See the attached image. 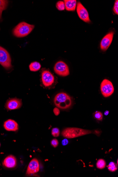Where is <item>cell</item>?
Returning a JSON list of instances; mask_svg holds the SVG:
<instances>
[{"label": "cell", "instance_id": "cell-1", "mask_svg": "<svg viewBox=\"0 0 118 177\" xmlns=\"http://www.w3.org/2000/svg\"><path fill=\"white\" fill-rule=\"evenodd\" d=\"M92 133H93V131L74 127L65 128L62 132V136L68 139L74 138Z\"/></svg>", "mask_w": 118, "mask_h": 177}, {"label": "cell", "instance_id": "cell-2", "mask_svg": "<svg viewBox=\"0 0 118 177\" xmlns=\"http://www.w3.org/2000/svg\"><path fill=\"white\" fill-rule=\"evenodd\" d=\"M54 102L57 108L62 109L69 108L72 103L71 97L64 92L57 94L55 96Z\"/></svg>", "mask_w": 118, "mask_h": 177}, {"label": "cell", "instance_id": "cell-3", "mask_svg": "<svg viewBox=\"0 0 118 177\" xmlns=\"http://www.w3.org/2000/svg\"><path fill=\"white\" fill-rule=\"evenodd\" d=\"M35 28V26L30 25L25 22H22L13 30L14 35L18 38H23L27 36Z\"/></svg>", "mask_w": 118, "mask_h": 177}, {"label": "cell", "instance_id": "cell-4", "mask_svg": "<svg viewBox=\"0 0 118 177\" xmlns=\"http://www.w3.org/2000/svg\"><path fill=\"white\" fill-rule=\"evenodd\" d=\"M0 64L5 69L8 70L12 67L11 60L8 52L0 46Z\"/></svg>", "mask_w": 118, "mask_h": 177}, {"label": "cell", "instance_id": "cell-5", "mask_svg": "<svg viewBox=\"0 0 118 177\" xmlns=\"http://www.w3.org/2000/svg\"><path fill=\"white\" fill-rule=\"evenodd\" d=\"M101 90L102 94L105 98L109 97L113 93L114 88L112 82L109 80L104 79L101 84Z\"/></svg>", "mask_w": 118, "mask_h": 177}, {"label": "cell", "instance_id": "cell-6", "mask_svg": "<svg viewBox=\"0 0 118 177\" xmlns=\"http://www.w3.org/2000/svg\"><path fill=\"white\" fill-rule=\"evenodd\" d=\"M54 70L58 75L62 76H66L69 75V68L65 62L59 61L55 64Z\"/></svg>", "mask_w": 118, "mask_h": 177}, {"label": "cell", "instance_id": "cell-7", "mask_svg": "<svg viewBox=\"0 0 118 177\" xmlns=\"http://www.w3.org/2000/svg\"><path fill=\"white\" fill-rule=\"evenodd\" d=\"M42 81L45 87H49L54 82L55 78L49 70L44 69L41 74Z\"/></svg>", "mask_w": 118, "mask_h": 177}, {"label": "cell", "instance_id": "cell-8", "mask_svg": "<svg viewBox=\"0 0 118 177\" xmlns=\"http://www.w3.org/2000/svg\"><path fill=\"white\" fill-rule=\"evenodd\" d=\"M77 11L80 19L85 23H90L91 20L87 9L80 2H78L77 3Z\"/></svg>", "mask_w": 118, "mask_h": 177}, {"label": "cell", "instance_id": "cell-9", "mask_svg": "<svg viewBox=\"0 0 118 177\" xmlns=\"http://www.w3.org/2000/svg\"><path fill=\"white\" fill-rule=\"evenodd\" d=\"M113 32H110L102 39L101 43V48L102 51H106L108 49L113 41Z\"/></svg>", "mask_w": 118, "mask_h": 177}, {"label": "cell", "instance_id": "cell-10", "mask_svg": "<svg viewBox=\"0 0 118 177\" xmlns=\"http://www.w3.org/2000/svg\"><path fill=\"white\" fill-rule=\"evenodd\" d=\"M22 105L21 100L17 98H12L8 100L5 104V107L8 110L18 109Z\"/></svg>", "mask_w": 118, "mask_h": 177}, {"label": "cell", "instance_id": "cell-11", "mask_svg": "<svg viewBox=\"0 0 118 177\" xmlns=\"http://www.w3.org/2000/svg\"><path fill=\"white\" fill-rule=\"evenodd\" d=\"M40 169L38 161L36 158L33 159L29 163L27 170L26 174L31 175L36 173Z\"/></svg>", "mask_w": 118, "mask_h": 177}, {"label": "cell", "instance_id": "cell-12", "mask_svg": "<svg viewBox=\"0 0 118 177\" xmlns=\"http://www.w3.org/2000/svg\"><path fill=\"white\" fill-rule=\"evenodd\" d=\"M4 127L8 131L15 132L19 129V125L13 120H8L4 124Z\"/></svg>", "mask_w": 118, "mask_h": 177}, {"label": "cell", "instance_id": "cell-13", "mask_svg": "<svg viewBox=\"0 0 118 177\" xmlns=\"http://www.w3.org/2000/svg\"><path fill=\"white\" fill-rule=\"evenodd\" d=\"M3 166L8 168H13L17 165V160L15 156L10 155L3 161Z\"/></svg>", "mask_w": 118, "mask_h": 177}, {"label": "cell", "instance_id": "cell-14", "mask_svg": "<svg viewBox=\"0 0 118 177\" xmlns=\"http://www.w3.org/2000/svg\"><path fill=\"white\" fill-rule=\"evenodd\" d=\"M65 9L68 11H74L76 9L77 2L76 0H65Z\"/></svg>", "mask_w": 118, "mask_h": 177}, {"label": "cell", "instance_id": "cell-15", "mask_svg": "<svg viewBox=\"0 0 118 177\" xmlns=\"http://www.w3.org/2000/svg\"><path fill=\"white\" fill-rule=\"evenodd\" d=\"M41 66L39 62H33L29 66V69L32 72H37L41 69Z\"/></svg>", "mask_w": 118, "mask_h": 177}, {"label": "cell", "instance_id": "cell-16", "mask_svg": "<svg viewBox=\"0 0 118 177\" xmlns=\"http://www.w3.org/2000/svg\"><path fill=\"white\" fill-rule=\"evenodd\" d=\"M8 3V1L0 0V20L1 19L2 12L7 8Z\"/></svg>", "mask_w": 118, "mask_h": 177}, {"label": "cell", "instance_id": "cell-17", "mask_svg": "<svg viewBox=\"0 0 118 177\" xmlns=\"http://www.w3.org/2000/svg\"><path fill=\"white\" fill-rule=\"evenodd\" d=\"M106 166V163L105 161L101 159L97 161L96 163V166L97 168L100 169H103L105 168Z\"/></svg>", "mask_w": 118, "mask_h": 177}, {"label": "cell", "instance_id": "cell-18", "mask_svg": "<svg viewBox=\"0 0 118 177\" xmlns=\"http://www.w3.org/2000/svg\"><path fill=\"white\" fill-rule=\"evenodd\" d=\"M108 169L110 171L113 172L117 170V168L115 163L112 162L110 163L108 166Z\"/></svg>", "mask_w": 118, "mask_h": 177}, {"label": "cell", "instance_id": "cell-19", "mask_svg": "<svg viewBox=\"0 0 118 177\" xmlns=\"http://www.w3.org/2000/svg\"><path fill=\"white\" fill-rule=\"evenodd\" d=\"M57 8L60 11H64L65 9V3L62 1L57 2L56 5Z\"/></svg>", "mask_w": 118, "mask_h": 177}, {"label": "cell", "instance_id": "cell-20", "mask_svg": "<svg viewBox=\"0 0 118 177\" xmlns=\"http://www.w3.org/2000/svg\"><path fill=\"white\" fill-rule=\"evenodd\" d=\"M94 117L97 120L101 121L103 118V115L101 112L99 111H96L94 114Z\"/></svg>", "mask_w": 118, "mask_h": 177}, {"label": "cell", "instance_id": "cell-21", "mask_svg": "<svg viewBox=\"0 0 118 177\" xmlns=\"http://www.w3.org/2000/svg\"><path fill=\"white\" fill-rule=\"evenodd\" d=\"M51 133L52 135L55 137H57L59 136L60 131L57 128H53L52 130Z\"/></svg>", "mask_w": 118, "mask_h": 177}, {"label": "cell", "instance_id": "cell-22", "mask_svg": "<svg viewBox=\"0 0 118 177\" xmlns=\"http://www.w3.org/2000/svg\"><path fill=\"white\" fill-rule=\"evenodd\" d=\"M113 11L114 13L118 15V1H115L114 5Z\"/></svg>", "mask_w": 118, "mask_h": 177}, {"label": "cell", "instance_id": "cell-23", "mask_svg": "<svg viewBox=\"0 0 118 177\" xmlns=\"http://www.w3.org/2000/svg\"><path fill=\"white\" fill-rule=\"evenodd\" d=\"M51 145L53 146L54 148H56L58 145H59V142L57 139H54L52 140L51 142Z\"/></svg>", "mask_w": 118, "mask_h": 177}, {"label": "cell", "instance_id": "cell-24", "mask_svg": "<svg viewBox=\"0 0 118 177\" xmlns=\"http://www.w3.org/2000/svg\"><path fill=\"white\" fill-rule=\"evenodd\" d=\"M53 111V113H54L55 115L56 116L59 115L60 113L59 108H54Z\"/></svg>", "mask_w": 118, "mask_h": 177}, {"label": "cell", "instance_id": "cell-25", "mask_svg": "<svg viewBox=\"0 0 118 177\" xmlns=\"http://www.w3.org/2000/svg\"><path fill=\"white\" fill-rule=\"evenodd\" d=\"M68 140L67 139H64L62 141V144L63 145L65 146L67 145L68 144Z\"/></svg>", "mask_w": 118, "mask_h": 177}, {"label": "cell", "instance_id": "cell-26", "mask_svg": "<svg viewBox=\"0 0 118 177\" xmlns=\"http://www.w3.org/2000/svg\"><path fill=\"white\" fill-rule=\"evenodd\" d=\"M109 111H106L105 112H104V114L106 116H107L108 115V114H109Z\"/></svg>", "mask_w": 118, "mask_h": 177}, {"label": "cell", "instance_id": "cell-27", "mask_svg": "<svg viewBox=\"0 0 118 177\" xmlns=\"http://www.w3.org/2000/svg\"><path fill=\"white\" fill-rule=\"evenodd\" d=\"M1 143H0V147H1Z\"/></svg>", "mask_w": 118, "mask_h": 177}]
</instances>
